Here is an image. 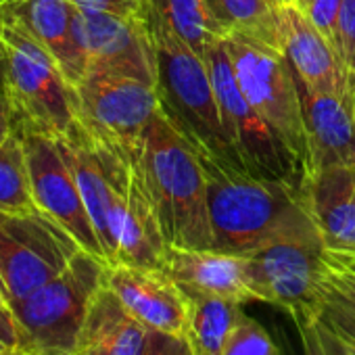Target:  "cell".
Instances as JSON below:
<instances>
[{
  "label": "cell",
  "mask_w": 355,
  "mask_h": 355,
  "mask_svg": "<svg viewBox=\"0 0 355 355\" xmlns=\"http://www.w3.org/2000/svg\"><path fill=\"white\" fill-rule=\"evenodd\" d=\"M140 171L167 245L178 249H214L207 180L201 159L161 111H157L144 132Z\"/></svg>",
  "instance_id": "obj_3"
},
{
  "label": "cell",
  "mask_w": 355,
  "mask_h": 355,
  "mask_svg": "<svg viewBox=\"0 0 355 355\" xmlns=\"http://www.w3.org/2000/svg\"><path fill=\"white\" fill-rule=\"evenodd\" d=\"M148 328L105 284L86 315L73 355H142Z\"/></svg>",
  "instance_id": "obj_20"
},
{
  "label": "cell",
  "mask_w": 355,
  "mask_h": 355,
  "mask_svg": "<svg viewBox=\"0 0 355 355\" xmlns=\"http://www.w3.org/2000/svg\"><path fill=\"white\" fill-rule=\"evenodd\" d=\"M276 28L280 51L305 88L347 94L338 55L299 7H276Z\"/></svg>",
  "instance_id": "obj_17"
},
{
  "label": "cell",
  "mask_w": 355,
  "mask_h": 355,
  "mask_svg": "<svg viewBox=\"0 0 355 355\" xmlns=\"http://www.w3.org/2000/svg\"><path fill=\"white\" fill-rule=\"evenodd\" d=\"M167 241L161 230L157 209L140 171V159L132 169L125 207L115 228V263L163 270Z\"/></svg>",
  "instance_id": "obj_19"
},
{
  "label": "cell",
  "mask_w": 355,
  "mask_h": 355,
  "mask_svg": "<svg viewBox=\"0 0 355 355\" xmlns=\"http://www.w3.org/2000/svg\"><path fill=\"white\" fill-rule=\"evenodd\" d=\"M324 282L355 303V259L345 253L326 251Z\"/></svg>",
  "instance_id": "obj_29"
},
{
  "label": "cell",
  "mask_w": 355,
  "mask_h": 355,
  "mask_svg": "<svg viewBox=\"0 0 355 355\" xmlns=\"http://www.w3.org/2000/svg\"><path fill=\"white\" fill-rule=\"evenodd\" d=\"M0 209L40 211L32 195L28 159L19 134L0 144Z\"/></svg>",
  "instance_id": "obj_24"
},
{
  "label": "cell",
  "mask_w": 355,
  "mask_h": 355,
  "mask_svg": "<svg viewBox=\"0 0 355 355\" xmlns=\"http://www.w3.org/2000/svg\"><path fill=\"white\" fill-rule=\"evenodd\" d=\"M201 165L214 251L243 257L280 241H322L299 187L211 161Z\"/></svg>",
  "instance_id": "obj_1"
},
{
  "label": "cell",
  "mask_w": 355,
  "mask_h": 355,
  "mask_svg": "<svg viewBox=\"0 0 355 355\" xmlns=\"http://www.w3.org/2000/svg\"><path fill=\"white\" fill-rule=\"evenodd\" d=\"M0 86L17 134L67 136L78 125L73 86L30 34L0 17Z\"/></svg>",
  "instance_id": "obj_4"
},
{
  "label": "cell",
  "mask_w": 355,
  "mask_h": 355,
  "mask_svg": "<svg viewBox=\"0 0 355 355\" xmlns=\"http://www.w3.org/2000/svg\"><path fill=\"white\" fill-rule=\"evenodd\" d=\"M351 257H353V259H355V255H351Z\"/></svg>",
  "instance_id": "obj_43"
},
{
  "label": "cell",
  "mask_w": 355,
  "mask_h": 355,
  "mask_svg": "<svg viewBox=\"0 0 355 355\" xmlns=\"http://www.w3.org/2000/svg\"><path fill=\"white\" fill-rule=\"evenodd\" d=\"M78 7L96 9L123 17H140L146 9V0H71Z\"/></svg>",
  "instance_id": "obj_32"
},
{
  "label": "cell",
  "mask_w": 355,
  "mask_h": 355,
  "mask_svg": "<svg viewBox=\"0 0 355 355\" xmlns=\"http://www.w3.org/2000/svg\"><path fill=\"white\" fill-rule=\"evenodd\" d=\"M226 46L245 98L282 140L303 175L307 153L303 105L288 59L280 49L241 34L228 36Z\"/></svg>",
  "instance_id": "obj_6"
},
{
  "label": "cell",
  "mask_w": 355,
  "mask_h": 355,
  "mask_svg": "<svg viewBox=\"0 0 355 355\" xmlns=\"http://www.w3.org/2000/svg\"><path fill=\"white\" fill-rule=\"evenodd\" d=\"M343 0H307L301 11L318 28V32L328 40V44L338 55V19Z\"/></svg>",
  "instance_id": "obj_28"
},
{
  "label": "cell",
  "mask_w": 355,
  "mask_h": 355,
  "mask_svg": "<svg viewBox=\"0 0 355 355\" xmlns=\"http://www.w3.org/2000/svg\"><path fill=\"white\" fill-rule=\"evenodd\" d=\"M224 355H282L274 338L266 332V328L243 313L236 330L232 332Z\"/></svg>",
  "instance_id": "obj_26"
},
{
  "label": "cell",
  "mask_w": 355,
  "mask_h": 355,
  "mask_svg": "<svg viewBox=\"0 0 355 355\" xmlns=\"http://www.w3.org/2000/svg\"><path fill=\"white\" fill-rule=\"evenodd\" d=\"M299 0H272L274 7H297Z\"/></svg>",
  "instance_id": "obj_35"
},
{
  "label": "cell",
  "mask_w": 355,
  "mask_h": 355,
  "mask_svg": "<svg viewBox=\"0 0 355 355\" xmlns=\"http://www.w3.org/2000/svg\"><path fill=\"white\" fill-rule=\"evenodd\" d=\"M187 338L195 355H224L243 318V303L216 295H187Z\"/></svg>",
  "instance_id": "obj_21"
},
{
  "label": "cell",
  "mask_w": 355,
  "mask_h": 355,
  "mask_svg": "<svg viewBox=\"0 0 355 355\" xmlns=\"http://www.w3.org/2000/svg\"><path fill=\"white\" fill-rule=\"evenodd\" d=\"M107 268L105 259L80 251L59 276L26 299L11 301L15 349L26 355H73L88 309L105 286Z\"/></svg>",
  "instance_id": "obj_5"
},
{
  "label": "cell",
  "mask_w": 355,
  "mask_h": 355,
  "mask_svg": "<svg viewBox=\"0 0 355 355\" xmlns=\"http://www.w3.org/2000/svg\"><path fill=\"white\" fill-rule=\"evenodd\" d=\"M76 36L86 76H119L157 82V55L144 13L123 17L76 5Z\"/></svg>",
  "instance_id": "obj_11"
},
{
  "label": "cell",
  "mask_w": 355,
  "mask_h": 355,
  "mask_svg": "<svg viewBox=\"0 0 355 355\" xmlns=\"http://www.w3.org/2000/svg\"><path fill=\"white\" fill-rule=\"evenodd\" d=\"M299 195L326 251L355 255V167L332 165L307 171Z\"/></svg>",
  "instance_id": "obj_15"
},
{
  "label": "cell",
  "mask_w": 355,
  "mask_h": 355,
  "mask_svg": "<svg viewBox=\"0 0 355 355\" xmlns=\"http://www.w3.org/2000/svg\"><path fill=\"white\" fill-rule=\"evenodd\" d=\"M144 17L157 55L155 90L161 115L191 144L201 161L247 171L222 125L205 59L173 34L148 0Z\"/></svg>",
  "instance_id": "obj_2"
},
{
  "label": "cell",
  "mask_w": 355,
  "mask_h": 355,
  "mask_svg": "<svg viewBox=\"0 0 355 355\" xmlns=\"http://www.w3.org/2000/svg\"><path fill=\"white\" fill-rule=\"evenodd\" d=\"M9 351H11V349H9ZM5 353H7V351H5ZM5 353H0V355H5Z\"/></svg>",
  "instance_id": "obj_42"
},
{
  "label": "cell",
  "mask_w": 355,
  "mask_h": 355,
  "mask_svg": "<svg viewBox=\"0 0 355 355\" xmlns=\"http://www.w3.org/2000/svg\"><path fill=\"white\" fill-rule=\"evenodd\" d=\"M299 94L305 123V165L303 173L332 165L355 167V103L349 94L315 92L299 78ZM303 178V175H301Z\"/></svg>",
  "instance_id": "obj_13"
},
{
  "label": "cell",
  "mask_w": 355,
  "mask_h": 355,
  "mask_svg": "<svg viewBox=\"0 0 355 355\" xmlns=\"http://www.w3.org/2000/svg\"><path fill=\"white\" fill-rule=\"evenodd\" d=\"M338 59L345 71L347 94L355 103V0H343L338 19Z\"/></svg>",
  "instance_id": "obj_27"
},
{
  "label": "cell",
  "mask_w": 355,
  "mask_h": 355,
  "mask_svg": "<svg viewBox=\"0 0 355 355\" xmlns=\"http://www.w3.org/2000/svg\"><path fill=\"white\" fill-rule=\"evenodd\" d=\"M105 284L148 330L187 336V295L163 270L109 266Z\"/></svg>",
  "instance_id": "obj_14"
},
{
  "label": "cell",
  "mask_w": 355,
  "mask_h": 355,
  "mask_svg": "<svg viewBox=\"0 0 355 355\" xmlns=\"http://www.w3.org/2000/svg\"><path fill=\"white\" fill-rule=\"evenodd\" d=\"M142 355H195L191 343L182 334L148 330Z\"/></svg>",
  "instance_id": "obj_30"
},
{
  "label": "cell",
  "mask_w": 355,
  "mask_h": 355,
  "mask_svg": "<svg viewBox=\"0 0 355 355\" xmlns=\"http://www.w3.org/2000/svg\"><path fill=\"white\" fill-rule=\"evenodd\" d=\"M9 349H13V347H9L7 343H3V340H0V353H5V351H9Z\"/></svg>",
  "instance_id": "obj_37"
},
{
  "label": "cell",
  "mask_w": 355,
  "mask_h": 355,
  "mask_svg": "<svg viewBox=\"0 0 355 355\" xmlns=\"http://www.w3.org/2000/svg\"><path fill=\"white\" fill-rule=\"evenodd\" d=\"M15 134H17V130H15V123H13L11 111H9L3 86H0V144H3L5 140H9L11 136H15Z\"/></svg>",
  "instance_id": "obj_34"
},
{
  "label": "cell",
  "mask_w": 355,
  "mask_h": 355,
  "mask_svg": "<svg viewBox=\"0 0 355 355\" xmlns=\"http://www.w3.org/2000/svg\"><path fill=\"white\" fill-rule=\"evenodd\" d=\"M163 272L184 295H216L243 305L255 301L245 278V261L241 255L214 249L167 247Z\"/></svg>",
  "instance_id": "obj_18"
},
{
  "label": "cell",
  "mask_w": 355,
  "mask_h": 355,
  "mask_svg": "<svg viewBox=\"0 0 355 355\" xmlns=\"http://www.w3.org/2000/svg\"><path fill=\"white\" fill-rule=\"evenodd\" d=\"M11 3H17V0H0V7H3V5H11Z\"/></svg>",
  "instance_id": "obj_39"
},
{
  "label": "cell",
  "mask_w": 355,
  "mask_h": 355,
  "mask_svg": "<svg viewBox=\"0 0 355 355\" xmlns=\"http://www.w3.org/2000/svg\"><path fill=\"white\" fill-rule=\"evenodd\" d=\"M322 324L347 351L355 355V303L322 280V299L313 320Z\"/></svg>",
  "instance_id": "obj_25"
},
{
  "label": "cell",
  "mask_w": 355,
  "mask_h": 355,
  "mask_svg": "<svg viewBox=\"0 0 355 355\" xmlns=\"http://www.w3.org/2000/svg\"><path fill=\"white\" fill-rule=\"evenodd\" d=\"M0 305H3V307H9V299H7V293L3 291V286H0Z\"/></svg>",
  "instance_id": "obj_36"
},
{
  "label": "cell",
  "mask_w": 355,
  "mask_h": 355,
  "mask_svg": "<svg viewBox=\"0 0 355 355\" xmlns=\"http://www.w3.org/2000/svg\"><path fill=\"white\" fill-rule=\"evenodd\" d=\"M80 251L78 241L46 214L0 209V286L9 303L59 276Z\"/></svg>",
  "instance_id": "obj_7"
},
{
  "label": "cell",
  "mask_w": 355,
  "mask_h": 355,
  "mask_svg": "<svg viewBox=\"0 0 355 355\" xmlns=\"http://www.w3.org/2000/svg\"><path fill=\"white\" fill-rule=\"evenodd\" d=\"M305 351H307V355H315V353H313V349H309V347H305Z\"/></svg>",
  "instance_id": "obj_41"
},
{
  "label": "cell",
  "mask_w": 355,
  "mask_h": 355,
  "mask_svg": "<svg viewBox=\"0 0 355 355\" xmlns=\"http://www.w3.org/2000/svg\"><path fill=\"white\" fill-rule=\"evenodd\" d=\"M207 5L230 36L241 34L280 49L272 0H207Z\"/></svg>",
  "instance_id": "obj_23"
},
{
  "label": "cell",
  "mask_w": 355,
  "mask_h": 355,
  "mask_svg": "<svg viewBox=\"0 0 355 355\" xmlns=\"http://www.w3.org/2000/svg\"><path fill=\"white\" fill-rule=\"evenodd\" d=\"M5 355H26V353H21L19 349H11V351H7Z\"/></svg>",
  "instance_id": "obj_38"
},
{
  "label": "cell",
  "mask_w": 355,
  "mask_h": 355,
  "mask_svg": "<svg viewBox=\"0 0 355 355\" xmlns=\"http://www.w3.org/2000/svg\"><path fill=\"white\" fill-rule=\"evenodd\" d=\"M19 136L24 140L32 195L38 209L63 226L84 251L105 259L103 245L84 205L76 175L61 153L59 140L42 134Z\"/></svg>",
  "instance_id": "obj_12"
},
{
  "label": "cell",
  "mask_w": 355,
  "mask_h": 355,
  "mask_svg": "<svg viewBox=\"0 0 355 355\" xmlns=\"http://www.w3.org/2000/svg\"><path fill=\"white\" fill-rule=\"evenodd\" d=\"M148 3L173 34L203 59L218 42L230 36L209 9L207 0H148Z\"/></svg>",
  "instance_id": "obj_22"
},
{
  "label": "cell",
  "mask_w": 355,
  "mask_h": 355,
  "mask_svg": "<svg viewBox=\"0 0 355 355\" xmlns=\"http://www.w3.org/2000/svg\"><path fill=\"white\" fill-rule=\"evenodd\" d=\"M255 301L291 313L297 326L313 320L322 299L326 247L322 241H280L243 255Z\"/></svg>",
  "instance_id": "obj_10"
},
{
  "label": "cell",
  "mask_w": 355,
  "mask_h": 355,
  "mask_svg": "<svg viewBox=\"0 0 355 355\" xmlns=\"http://www.w3.org/2000/svg\"><path fill=\"white\" fill-rule=\"evenodd\" d=\"M305 3H307V0H299V3H297V7H299V9H301V7H303V5H305Z\"/></svg>",
  "instance_id": "obj_40"
},
{
  "label": "cell",
  "mask_w": 355,
  "mask_h": 355,
  "mask_svg": "<svg viewBox=\"0 0 355 355\" xmlns=\"http://www.w3.org/2000/svg\"><path fill=\"white\" fill-rule=\"evenodd\" d=\"M0 17L21 28L51 53L71 86L86 78V61L76 36V5L71 0H17L0 7Z\"/></svg>",
  "instance_id": "obj_16"
},
{
  "label": "cell",
  "mask_w": 355,
  "mask_h": 355,
  "mask_svg": "<svg viewBox=\"0 0 355 355\" xmlns=\"http://www.w3.org/2000/svg\"><path fill=\"white\" fill-rule=\"evenodd\" d=\"M299 332L303 336V345L313 349L315 355H353L347 351L322 324L318 322H307L299 326Z\"/></svg>",
  "instance_id": "obj_31"
},
{
  "label": "cell",
  "mask_w": 355,
  "mask_h": 355,
  "mask_svg": "<svg viewBox=\"0 0 355 355\" xmlns=\"http://www.w3.org/2000/svg\"><path fill=\"white\" fill-rule=\"evenodd\" d=\"M73 94L84 132L128 161H138L144 132L159 111L155 86L134 78L86 76Z\"/></svg>",
  "instance_id": "obj_8"
},
{
  "label": "cell",
  "mask_w": 355,
  "mask_h": 355,
  "mask_svg": "<svg viewBox=\"0 0 355 355\" xmlns=\"http://www.w3.org/2000/svg\"><path fill=\"white\" fill-rule=\"evenodd\" d=\"M0 340L7 343L9 347H17V326L15 318L11 313V307L0 305Z\"/></svg>",
  "instance_id": "obj_33"
},
{
  "label": "cell",
  "mask_w": 355,
  "mask_h": 355,
  "mask_svg": "<svg viewBox=\"0 0 355 355\" xmlns=\"http://www.w3.org/2000/svg\"><path fill=\"white\" fill-rule=\"evenodd\" d=\"M205 63L214 82L222 125L243 167L253 175L299 187L301 167L297 165L288 148L282 144V140L245 98L234 76L226 40L218 42L205 55Z\"/></svg>",
  "instance_id": "obj_9"
}]
</instances>
